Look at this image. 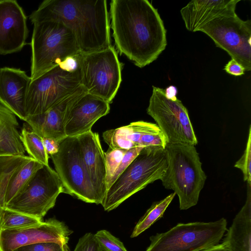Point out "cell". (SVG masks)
Wrapping results in <instances>:
<instances>
[{"instance_id":"1","label":"cell","mask_w":251,"mask_h":251,"mask_svg":"<svg viewBox=\"0 0 251 251\" xmlns=\"http://www.w3.org/2000/svg\"><path fill=\"white\" fill-rule=\"evenodd\" d=\"M110 16L117 49L143 68L167 46L166 29L158 10L147 0H112Z\"/></svg>"},{"instance_id":"2","label":"cell","mask_w":251,"mask_h":251,"mask_svg":"<svg viewBox=\"0 0 251 251\" xmlns=\"http://www.w3.org/2000/svg\"><path fill=\"white\" fill-rule=\"evenodd\" d=\"M29 18L33 25L45 21L63 24L74 34L81 53L112 46L106 0H45Z\"/></svg>"},{"instance_id":"3","label":"cell","mask_w":251,"mask_h":251,"mask_svg":"<svg viewBox=\"0 0 251 251\" xmlns=\"http://www.w3.org/2000/svg\"><path fill=\"white\" fill-rule=\"evenodd\" d=\"M165 149L167 168L160 180L178 196L180 209H188L197 204L206 179L199 153L187 144H167Z\"/></svg>"},{"instance_id":"4","label":"cell","mask_w":251,"mask_h":251,"mask_svg":"<svg viewBox=\"0 0 251 251\" xmlns=\"http://www.w3.org/2000/svg\"><path fill=\"white\" fill-rule=\"evenodd\" d=\"M167 168L165 149L144 147L129 166L107 189L101 205L112 210L149 184L161 180Z\"/></svg>"},{"instance_id":"5","label":"cell","mask_w":251,"mask_h":251,"mask_svg":"<svg viewBox=\"0 0 251 251\" xmlns=\"http://www.w3.org/2000/svg\"><path fill=\"white\" fill-rule=\"evenodd\" d=\"M30 45L31 80L60 65L67 57L80 53L72 31L57 21L34 24Z\"/></svg>"},{"instance_id":"6","label":"cell","mask_w":251,"mask_h":251,"mask_svg":"<svg viewBox=\"0 0 251 251\" xmlns=\"http://www.w3.org/2000/svg\"><path fill=\"white\" fill-rule=\"evenodd\" d=\"M122 66L112 46L97 51L80 53L81 85L87 93L110 104L122 82Z\"/></svg>"},{"instance_id":"7","label":"cell","mask_w":251,"mask_h":251,"mask_svg":"<svg viewBox=\"0 0 251 251\" xmlns=\"http://www.w3.org/2000/svg\"><path fill=\"white\" fill-rule=\"evenodd\" d=\"M227 221L179 223L150 237L146 251H201L219 244L227 230Z\"/></svg>"},{"instance_id":"8","label":"cell","mask_w":251,"mask_h":251,"mask_svg":"<svg viewBox=\"0 0 251 251\" xmlns=\"http://www.w3.org/2000/svg\"><path fill=\"white\" fill-rule=\"evenodd\" d=\"M61 180L64 193L87 203L101 204L82 161L77 137L67 136L59 142L58 151L50 155Z\"/></svg>"},{"instance_id":"9","label":"cell","mask_w":251,"mask_h":251,"mask_svg":"<svg viewBox=\"0 0 251 251\" xmlns=\"http://www.w3.org/2000/svg\"><path fill=\"white\" fill-rule=\"evenodd\" d=\"M80 71H66L59 65L31 80L25 101L27 116L43 113L69 97L81 86Z\"/></svg>"},{"instance_id":"10","label":"cell","mask_w":251,"mask_h":251,"mask_svg":"<svg viewBox=\"0 0 251 251\" xmlns=\"http://www.w3.org/2000/svg\"><path fill=\"white\" fill-rule=\"evenodd\" d=\"M147 112L156 123L167 144H198L187 108L177 98H167L164 89L152 86Z\"/></svg>"},{"instance_id":"11","label":"cell","mask_w":251,"mask_h":251,"mask_svg":"<svg viewBox=\"0 0 251 251\" xmlns=\"http://www.w3.org/2000/svg\"><path fill=\"white\" fill-rule=\"evenodd\" d=\"M62 193L64 188L57 173L44 165L5 208L42 220Z\"/></svg>"},{"instance_id":"12","label":"cell","mask_w":251,"mask_h":251,"mask_svg":"<svg viewBox=\"0 0 251 251\" xmlns=\"http://www.w3.org/2000/svg\"><path fill=\"white\" fill-rule=\"evenodd\" d=\"M198 31L210 37L217 47L241 64L245 71L251 70L250 20L243 21L237 14L221 17L209 22Z\"/></svg>"},{"instance_id":"13","label":"cell","mask_w":251,"mask_h":251,"mask_svg":"<svg viewBox=\"0 0 251 251\" xmlns=\"http://www.w3.org/2000/svg\"><path fill=\"white\" fill-rule=\"evenodd\" d=\"M73 232L64 222L55 218L26 228L0 229V251H13L20 247L38 242L67 244Z\"/></svg>"},{"instance_id":"14","label":"cell","mask_w":251,"mask_h":251,"mask_svg":"<svg viewBox=\"0 0 251 251\" xmlns=\"http://www.w3.org/2000/svg\"><path fill=\"white\" fill-rule=\"evenodd\" d=\"M28 33L26 16L17 1L0 0V54L20 51Z\"/></svg>"},{"instance_id":"15","label":"cell","mask_w":251,"mask_h":251,"mask_svg":"<svg viewBox=\"0 0 251 251\" xmlns=\"http://www.w3.org/2000/svg\"><path fill=\"white\" fill-rule=\"evenodd\" d=\"M110 111L109 103L87 92L73 105L66 117V136L76 137L91 130L94 124Z\"/></svg>"},{"instance_id":"16","label":"cell","mask_w":251,"mask_h":251,"mask_svg":"<svg viewBox=\"0 0 251 251\" xmlns=\"http://www.w3.org/2000/svg\"><path fill=\"white\" fill-rule=\"evenodd\" d=\"M86 92L81 85L74 93L50 109L40 114L29 116L25 122L41 138H50L60 142L67 137L65 125L70 109Z\"/></svg>"},{"instance_id":"17","label":"cell","mask_w":251,"mask_h":251,"mask_svg":"<svg viewBox=\"0 0 251 251\" xmlns=\"http://www.w3.org/2000/svg\"><path fill=\"white\" fill-rule=\"evenodd\" d=\"M30 77L20 69L0 68V102L22 120L27 116L25 101Z\"/></svg>"},{"instance_id":"18","label":"cell","mask_w":251,"mask_h":251,"mask_svg":"<svg viewBox=\"0 0 251 251\" xmlns=\"http://www.w3.org/2000/svg\"><path fill=\"white\" fill-rule=\"evenodd\" d=\"M77 137L82 161L92 185L102 201L107 191L106 170L104 152L99 134L91 130Z\"/></svg>"},{"instance_id":"19","label":"cell","mask_w":251,"mask_h":251,"mask_svg":"<svg viewBox=\"0 0 251 251\" xmlns=\"http://www.w3.org/2000/svg\"><path fill=\"white\" fill-rule=\"evenodd\" d=\"M240 0H195L180 10L186 29L198 31L203 26L221 17L236 14V5Z\"/></svg>"},{"instance_id":"20","label":"cell","mask_w":251,"mask_h":251,"mask_svg":"<svg viewBox=\"0 0 251 251\" xmlns=\"http://www.w3.org/2000/svg\"><path fill=\"white\" fill-rule=\"evenodd\" d=\"M227 230L223 243L231 251H251V184H247L245 204Z\"/></svg>"},{"instance_id":"21","label":"cell","mask_w":251,"mask_h":251,"mask_svg":"<svg viewBox=\"0 0 251 251\" xmlns=\"http://www.w3.org/2000/svg\"><path fill=\"white\" fill-rule=\"evenodd\" d=\"M16 115L0 104V156H25Z\"/></svg>"},{"instance_id":"22","label":"cell","mask_w":251,"mask_h":251,"mask_svg":"<svg viewBox=\"0 0 251 251\" xmlns=\"http://www.w3.org/2000/svg\"><path fill=\"white\" fill-rule=\"evenodd\" d=\"M127 126L129 140L135 147H160L165 148L167 142L156 124L140 121Z\"/></svg>"},{"instance_id":"23","label":"cell","mask_w":251,"mask_h":251,"mask_svg":"<svg viewBox=\"0 0 251 251\" xmlns=\"http://www.w3.org/2000/svg\"><path fill=\"white\" fill-rule=\"evenodd\" d=\"M44 165L31 157L14 171L8 181L4 203L6 205L19 194L35 173Z\"/></svg>"},{"instance_id":"24","label":"cell","mask_w":251,"mask_h":251,"mask_svg":"<svg viewBox=\"0 0 251 251\" xmlns=\"http://www.w3.org/2000/svg\"><path fill=\"white\" fill-rule=\"evenodd\" d=\"M176 195V193L174 192L163 200L152 203L137 223L130 237L134 238L138 236L149 228L157 220L162 217Z\"/></svg>"},{"instance_id":"25","label":"cell","mask_w":251,"mask_h":251,"mask_svg":"<svg viewBox=\"0 0 251 251\" xmlns=\"http://www.w3.org/2000/svg\"><path fill=\"white\" fill-rule=\"evenodd\" d=\"M21 138L25 151L30 157L43 165L49 166V155L45 150L42 138L25 127L22 130Z\"/></svg>"},{"instance_id":"26","label":"cell","mask_w":251,"mask_h":251,"mask_svg":"<svg viewBox=\"0 0 251 251\" xmlns=\"http://www.w3.org/2000/svg\"><path fill=\"white\" fill-rule=\"evenodd\" d=\"M29 157L25 155L0 156V217L4 208V197L10 177L16 168Z\"/></svg>"},{"instance_id":"27","label":"cell","mask_w":251,"mask_h":251,"mask_svg":"<svg viewBox=\"0 0 251 251\" xmlns=\"http://www.w3.org/2000/svg\"><path fill=\"white\" fill-rule=\"evenodd\" d=\"M43 221L37 218L4 208L0 217V229H16L39 225Z\"/></svg>"},{"instance_id":"28","label":"cell","mask_w":251,"mask_h":251,"mask_svg":"<svg viewBox=\"0 0 251 251\" xmlns=\"http://www.w3.org/2000/svg\"><path fill=\"white\" fill-rule=\"evenodd\" d=\"M102 137L111 149L127 150L135 147L128 139L127 126L106 130L102 133Z\"/></svg>"},{"instance_id":"29","label":"cell","mask_w":251,"mask_h":251,"mask_svg":"<svg viewBox=\"0 0 251 251\" xmlns=\"http://www.w3.org/2000/svg\"><path fill=\"white\" fill-rule=\"evenodd\" d=\"M126 150L111 149L104 152L107 190L110 187V182L116 173Z\"/></svg>"},{"instance_id":"30","label":"cell","mask_w":251,"mask_h":251,"mask_svg":"<svg viewBox=\"0 0 251 251\" xmlns=\"http://www.w3.org/2000/svg\"><path fill=\"white\" fill-rule=\"evenodd\" d=\"M95 236L102 251H127L124 244L106 230H99Z\"/></svg>"},{"instance_id":"31","label":"cell","mask_w":251,"mask_h":251,"mask_svg":"<svg viewBox=\"0 0 251 251\" xmlns=\"http://www.w3.org/2000/svg\"><path fill=\"white\" fill-rule=\"evenodd\" d=\"M251 126H250L246 147L241 157L235 163L234 167L243 173V179L247 184H251Z\"/></svg>"},{"instance_id":"32","label":"cell","mask_w":251,"mask_h":251,"mask_svg":"<svg viewBox=\"0 0 251 251\" xmlns=\"http://www.w3.org/2000/svg\"><path fill=\"white\" fill-rule=\"evenodd\" d=\"M13 251H70V249L67 244L44 242L23 246Z\"/></svg>"},{"instance_id":"33","label":"cell","mask_w":251,"mask_h":251,"mask_svg":"<svg viewBox=\"0 0 251 251\" xmlns=\"http://www.w3.org/2000/svg\"><path fill=\"white\" fill-rule=\"evenodd\" d=\"M143 148L141 147H135L126 151L123 159L111 179L110 186L138 155Z\"/></svg>"},{"instance_id":"34","label":"cell","mask_w":251,"mask_h":251,"mask_svg":"<svg viewBox=\"0 0 251 251\" xmlns=\"http://www.w3.org/2000/svg\"><path fill=\"white\" fill-rule=\"evenodd\" d=\"M74 251H102L95 234L87 233L78 240Z\"/></svg>"},{"instance_id":"35","label":"cell","mask_w":251,"mask_h":251,"mask_svg":"<svg viewBox=\"0 0 251 251\" xmlns=\"http://www.w3.org/2000/svg\"><path fill=\"white\" fill-rule=\"evenodd\" d=\"M80 53L75 56L67 57L59 66L62 69L69 72L74 73L77 71L79 70Z\"/></svg>"},{"instance_id":"36","label":"cell","mask_w":251,"mask_h":251,"mask_svg":"<svg viewBox=\"0 0 251 251\" xmlns=\"http://www.w3.org/2000/svg\"><path fill=\"white\" fill-rule=\"evenodd\" d=\"M224 69L228 74L234 76L242 75L245 71L244 67L232 58L225 65Z\"/></svg>"},{"instance_id":"37","label":"cell","mask_w":251,"mask_h":251,"mask_svg":"<svg viewBox=\"0 0 251 251\" xmlns=\"http://www.w3.org/2000/svg\"><path fill=\"white\" fill-rule=\"evenodd\" d=\"M43 143L49 155L56 153L59 149V142L56 140L50 138H43Z\"/></svg>"},{"instance_id":"38","label":"cell","mask_w":251,"mask_h":251,"mask_svg":"<svg viewBox=\"0 0 251 251\" xmlns=\"http://www.w3.org/2000/svg\"><path fill=\"white\" fill-rule=\"evenodd\" d=\"M165 91V95L166 97L170 99H175L176 97L177 93V88L173 85H170L167 87Z\"/></svg>"},{"instance_id":"39","label":"cell","mask_w":251,"mask_h":251,"mask_svg":"<svg viewBox=\"0 0 251 251\" xmlns=\"http://www.w3.org/2000/svg\"><path fill=\"white\" fill-rule=\"evenodd\" d=\"M201 251H231L226 245L222 243Z\"/></svg>"}]
</instances>
